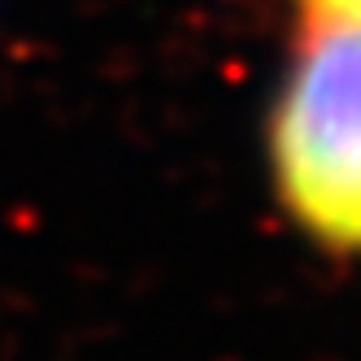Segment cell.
Listing matches in <instances>:
<instances>
[{
  "label": "cell",
  "mask_w": 361,
  "mask_h": 361,
  "mask_svg": "<svg viewBox=\"0 0 361 361\" xmlns=\"http://www.w3.org/2000/svg\"><path fill=\"white\" fill-rule=\"evenodd\" d=\"M300 27H361V0H288Z\"/></svg>",
  "instance_id": "7a4b0ae2"
},
{
  "label": "cell",
  "mask_w": 361,
  "mask_h": 361,
  "mask_svg": "<svg viewBox=\"0 0 361 361\" xmlns=\"http://www.w3.org/2000/svg\"><path fill=\"white\" fill-rule=\"evenodd\" d=\"M266 166L309 244L361 257V27L305 31L266 114Z\"/></svg>",
  "instance_id": "6da1fadb"
}]
</instances>
